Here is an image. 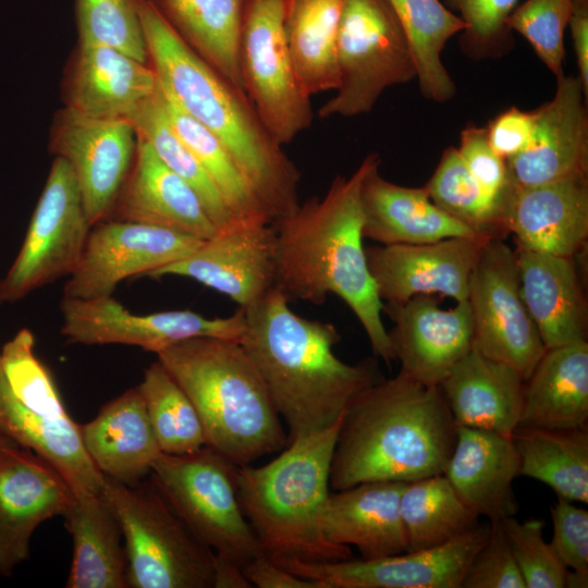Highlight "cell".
Instances as JSON below:
<instances>
[{
    "label": "cell",
    "instance_id": "obj_1",
    "mask_svg": "<svg viewBox=\"0 0 588 588\" xmlns=\"http://www.w3.org/2000/svg\"><path fill=\"white\" fill-rule=\"evenodd\" d=\"M377 152L365 157L348 177L336 175L321 198L313 197L272 226L275 233L274 286L286 297L315 305L329 294L352 309L375 356L395 360L383 324L380 299L363 245L360 189Z\"/></svg>",
    "mask_w": 588,
    "mask_h": 588
},
{
    "label": "cell",
    "instance_id": "obj_2",
    "mask_svg": "<svg viewBox=\"0 0 588 588\" xmlns=\"http://www.w3.org/2000/svg\"><path fill=\"white\" fill-rule=\"evenodd\" d=\"M273 286L242 307L241 344L259 371L272 403L289 427V441L321 431L344 413L362 391L384 379L375 357L356 364L333 352L341 340L330 322L296 315Z\"/></svg>",
    "mask_w": 588,
    "mask_h": 588
},
{
    "label": "cell",
    "instance_id": "obj_3",
    "mask_svg": "<svg viewBox=\"0 0 588 588\" xmlns=\"http://www.w3.org/2000/svg\"><path fill=\"white\" fill-rule=\"evenodd\" d=\"M159 85L228 149L271 223L299 206L301 173L261 122L247 95L205 62L155 0H134Z\"/></svg>",
    "mask_w": 588,
    "mask_h": 588
},
{
    "label": "cell",
    "instance_id": "obj_4",
    "mask_svg": "<svg viewBox=\"0 0 588 588\" xmlns=\"http://www.w3.org/2000/svg\"><path fill=\"white\" fill-rule=\"evenodd\" d=\"M457 426L440 385L400 371L358 393L344 411L330 467V488L408 482L444 474Z\"/></svg>",
    "mask_w": 588,
    "mask_h": 588
},
{
    "label": "cell",
    "instance_id": "obj_5",
    "mask_svg": "<svg viewBox=\"0 0 588 588\" xmlns=\"http://www.w3.org/2000/svg\"><path fill=\"white\" fill-rule=\"evenodd\" d=\"M156 355L193 403L207 446L237 466L286 446L281 417L241 342L199 336Z\"/></svg>",
    "mask_w": 588,
    "mask_h": 588
},
{
    "label": "cell",
    "instance_id": "obj_6",
    "mask_svg": "<svg viewBox=\"0 0 588 588\" xmlns=\"http://www.w3.org/2000/svg\"><path fill=\"white\" fill-rule=\"evenodd\" d=\"M343 414L328 428L290 441L271 462L236 468L242 511L262 552L272 560L334 562L353 558L350 547L329 541L322 531Z\"/></svg>",
    "mask_w": 588,
    "mask_h": 588
},
{
    "label": "cell",
    "instance_id": "obj_7",
    "mask_svg": "<svg viewBox=\"0 0 588 588\" xmlns=\"http://www.w3.org/2000/svg\"><path fill=\"white\" fill-rule=\"evenodd\" d=\"M101 495L124 538L127 587H212L215 552L189 529L154 480L124 485L106 478Z\"/></svg>",
    "mask_w": 588,
    "mask_h": 588
},
{
    "label": "cell",
    "instance_id": "obj_8",
    "mask_svg": "<svg viewBox=\"0 0 588 588\" xmlns=\"http://www.w3.org/2000/svg\"><path fill=\"white\" fill-rule=\"evenodd\" d=\"M338 86L321 119L367 114L385 89L416 79L413 52L388 0H344L336 38Z\"/></svg>",
    "mask_w": 588,
    "mask_h": 588
},
{
    "label": "cell",
    "instance_id": "obj_9",
    "mask_svg": "<svg viewBox=\"0 0 588 588\" xmlns=\"http://www.w3.org/2000/svg\"><path fill=\"white\" fill-rule=\"evenodd\" d=\"M236 468L205 445L187 454L161 453L150 473L196 537L243 566L264 552L237 498Z\"/></svg>",
    "mask_w": 588,
    "mask_h": 588
},
{
    "label": "cell",
    "instance_id": "obj_10",
    "mask_svg": "<svg viewBox=\"0 0 588 588\" xmlns=\"http://www.w3.org/2000/svg\"><path fill=\"white\" fill-rule=\"evenodd\" d=\"M244 90L261 122L281 145L293 142L314 120L283 25V0H248L240 38Z\"/></svg>",
    "mask_w": 588,
    "mask_h": 588
},
{
    "label": "cell",
    "instance_id": "obj_11",
    "mask_svg": "<svg viewBox=\"0 0 588 588\" xmlns=\"http://www.w3.org/2000/svg\"><path fill=\"white\" fill-rule=\"evenodd\" d=\"M76 179L56 157L20 252L4 279L2 302L14 303L76 268L90 231Z\"/></svg>",
    "mask_w": 588,
    "mask_h": 588
},
{
    "label": "cell",
    "instance_id": "obj_12",
    "mask_svg": "<svg viewBox=\"0 0 588 588\" xmlns=\"http://www.w3.org/2000/svg\"><path fill=\"white\" fill-rule=\"evenodd\" d=\"M467 302L474 320V347L517 370L526 381L546 352L524 303L515 250L490 238L474 269Z\"/></svg>",
    "mask_w": 588,
    "mask_h": 588
},
{
    "label": "cell",
    "instance_id": "obj_13",
    "mask_svg": "<svg viewBox=\"0 0 588 588\" xmlns=\"http://www.w3.org/2000/svg\"><path fill=\"white\" fill-rule=\"evenodd\" d=\"M490 530L489 520L478 523L441 546L373 560H271L317 588H462L466 571Z\"/></svg>",
    "mask_w": 588,
    "mask_h": 588
},
{
    "label": "cell",
    "instance_id": "obj_14",
    "mask_svg": "<svg viewBox=\"0 0 588 588\" xmlns=\"http://www.w3.org/2000/svg\"><path fill=\"white\" fill-rule=\"evenodd\" d=\"M61 333L70 343L84 345L125 344L158 353L199 336L241 342L244 309L225 318H207L189 310L133 314L112 296L76 299L63 297Z\"/></svg>",
    "mask_w": 588,
    "mask_h": 588
},
{
    "label": "cell",
    "instance_id": "obj_15",
    "mask_svg": "<svg viewBox=\"0 0 588 588\" xmlns=\"http://www.w3.org/2000/svg\"><path fill=\"white\" fill-rule=\"evenodd\" d=\"M203 240L156 225L108 219L90 228L63 297L112 296L120 282L150 274L194 253Z\"/></svg>",
    "mask_w": 588,
    "mask_h": 588
},
{
    "label": "cell",
    "instance_id": "obj_16",
    "mask_svg": "<svg viewBox=\"0 0 588 588\" xmlns=\"http://www.w3.org/2000/svg\"><path fill=\"white\" fill-rule=\"evenodd\" d=\"M136 144L128 120L91 118L66 106L57 113L49 148L71 167L91 226L110 218L133 166Z\"/></svg>",
    "mask_w": 588,
    "mask_h": 588
},
{
    "label": "cell",
    "instance_id": "obj_17",
    "mask_svg": "<svg viewBox=\"0 0 588 588\" xmlns=\"http://www.w3.org/2000/svg\"><path fill=\"white\" fill-rule=\"evenodd\" d=\"M488 237H449L422 244L365 248L380 299L401 303L416 295L468 298L470 279Z\"/></svg>",
    "mask_w": 588,
    "mask_h": 588
},
{
    "label": "cell",
    "instance_id": "obj_18",
    "mask_svg": "<svg viewBox=\"0 0 588 588\" xmlns=\"http://www.w3.org/2000/svg\"><path fill=\"white\" fill-rule=\"evenodd\" d=\"M555 78L552 99L534 109L528 146L505 160L514 187L588 177V97L577 75Z\"/></svg>",
    "mask_w": 588,
    "mask_h": 588
},
{
    "label": "cell",
    "instance_id": "obj_19",
    "mask_svg": "<svg viewBox=\"0 0 588 588\" xmlns=\"http://www.w3.org/2000/svg\"><path fill=\"white\" fill-rule=\"evenodd\" d=\"M274 253L272 224L237 223L218 231L191 255L148 277L193 279L244 308L274 286Z\"/></svg>",
    "mask_w": 588,
    "mask_h": 588
},
{
    "label": "cell",
    "instance_id": "obj_20",
    "mask_svg": "<svg viewBox=\"0 0 588 588\" xmlns=\"http://www.w3.org/2000/svg\"><path fill=\"white\" fill-rule=\"evenodd\" d=\"M394 321L388 331L395 360L411 378L440 385L474 347V320L467 301L443 309L437 295H416L383 304Z\"/></svg>",
    "mask_w": 588,
    "mask_h": 588
},
{
    "label": "cell",
    "instance_id": "obj_21",
    "mask_svg": "<svg viewBox=\"0 0 588 588\" xmlns=\"http://www.w3.org/2000/svg\"><path fill=\"white\" fill-rule=\"evenodd\" d=\"M74 493L45 460L19 445L0 453V574L11 576L29 556L42 522L66 512Z\"/></svg>",
    "mask_w": 588,
    "mask_h": 588
},
{
    "label": "cell",
    "instance_id": "obj_22",
    "mask_svg": "<svg viewBox=\"0 0 588 588\" xmlns=\"http://www.w3.org/2000/svg\"><path fill=\"white\" fill-rule=\"evenodd\" d=\"M507 229L518 247L576 258L588 238V177L513 186Z\"/></svg>",
    "mask_w": 588,
    "mask_h": 588
},
{
    "label": "cell",
    "instance_id": "obj_23",
    "mask_svg": "<svg viewBox=\"0 0 588 588\" xmlns=\"http://www.w3.org/2000/svg\"><path fill=\"white\" fill-rule=\"evenodd\" d=\"M109 219L170 229L203 241L218 232L194 189L138 136L133 166Z\"/></svg>",
    "mask_w": 588,
    "mask_h": 588
},
{
    "label": "cell",
    "instance_id": "obj_24",
    "mask_svg": "<svg viewBox=\"0 0 588 588\" xmlns=\"http://www.w3.org/2000/svg\"><path fill=\"white\" fill-rule=\"evenodd\" d=\"M157 88L150 64L111 47L78 44L65 79V106L91 118L127 120Z\"/></svg>",
    "mask_w": 588,
    "mask_h": 588
},
{
    "label": "cell",
    "instance_id": "obj_25",
    "mask_svg": "<svg viewBox=\"0 0 588 588\" xmlns=\"http://www.w3.org/2000/svg\"><path fill=\"white\" fill-rule=\"evenodd\" d=\"M444 476L479 517L500 522L515 516L518 503L513 482L519 476V458L510 437L457 426Z\"/></svg>",
    "mask_w": 588,
    "mask_h": 588
},
{
    "label": "cell",
    "instance_id": "obj_26",
    "mask_svg": "<svg viewBox=\"0 0 588 588\" xmlns=\"http://www.w3.org/2000/svg\"><path fill=\"white\" fill-rule=\"evenodd\" d=\"M381 159L360 189L363 236L380 243L422 244L449 237H485L434 205L425 187L392 183L379 173ZM489 238V237H488Z\"/></svg>",
    "mask_w": 588,
    "mask_h": 588
},
{
    "label": "cell",
    "instance_id": "obj_27",
    "mask_svg": "<svg viewBox=\"0 0 588 588\" xmlns=\"http://www.w3.org/2000/svg\"><path fill=\"white\" fill-rule=\"evenodd\" d=\"M520 292L542 343L587 341V303L575 258L515 249Z\"/></svg>",
    "mask_w": 588,
    "mask_h": 588
},
{
    "label": "cell",
    "instance_id": "obj_28",
    "mask_svg": "<svg viewBox=\"0 0 588 588\" xmlns=\"http://www.w3.org/2000/svg\"><path fill=\"white\" fill-rule=\"evenodd\" d=\"M405 482L370 481L330 492L322 514V531L336 544L354 546L364 560L407 551L400 515Z\"/></svg>",
    "mask_w": 588,
    "mask_h": 588
},
{
    "label": "cell",
    "instance_id": "obj_29",
    "mask_svg": "<svg viewBox=\"0 0 588 588\" xmlns=\"http://www.w3.org/2000/svg\"><path fill=\"white\" fill-rule=\"evenodd\" d=\"M456 426L505 437L518 426L525 380L514 368L473 347L440 384Z\"/></svg>",
    "mask_w": 588,
    "mask_h": 588
},
{
    "label": "cell",
    "instance_id": "obj_30",
    "mask_svg": "<svg viewBox=\"0 0 588 588\" xmlns=\"http://www.w3.org/2000/svg\"><path fill=\"white\" fill-rule=\"evenodd\" d=\"M79 430L96 467L106 478L124 485L142 481L162 453L138 388L105 404Z\"/></svg>",
    "mask_w": 588,
    "mask_h": 588
},
{
    "label": "cell",
    "instance_id": "obj_31",
    "mask_svg": "<svg viewBox=\"0 0 588 588\" xmlns=\"http://www.w3.org/2000/svg\"><path fill=\"white\" fill-rule=\"evenodd\" d=\"M0 438L34 452L69 483L73 493L101 494L106 477L87 454L79 426L53 419L21 402L8 384L0 359Z\"/></svg>",
    "mask_w": 588,
    "mask_h": 588
},
{
    "label": "cell",
    "instance_id": "obj_32",
    "mask_svg": "<svg viewBox=\"0 0 588 588\" xmlns=\"http://www.w3.org/2000/svg\"><path fill=\"white\" fill-rule=\"evenodd\" d=\"M588 426V342L546 350L525 381L517 427Z\"/></svg>",
    "mask_w": 588,
    "mask_h": 588
},
{
    "label": "cell",
    "instance_id": "obj_33",
    "mask_svg": "<svg viewBox=\"0 0 588 588\" xmlns=\"http://www.w3.org/2000/svg\"><path fill=\"white\" fill-rule=\"evenodd\" d=\"M73 541L66 588H126L118 520L101 494L76 493L63 514Z\"/></svg>",
    "mask_w": 588,
    "mask_h": 588
},
{
    "label": "cell",
    "instance_id": "obj_34",
    "mask_svg": "<svg viewBox=\"0 0 588 588\" xmlns=\"http://www.w3.org/2000/svg\"><path fill=\"white\" fill-rule=\"evenodd\" d=\"M179 36L212 69L244 90L240 38L248 0H155Z\"/></svg>",
    "mask_w": 588,
    "mask_h": 588
},
{
    "label": "cell",
    "instance_id": "obj_35",
    "mask_svg": "<svg viewBox=\"0 0 588 588\" xmlns=\"http://www.w3.org/2000/svg\"><path fill=\"white\" fill-rule=\"evenodd\" d=\"M344 0H283V25L294 68L311 96L338 86L336 38Z\"/></svg>",
    "mask_w": 588,
    "mask_h": 588
},
{
    "label": "cell",
    "instance_id": "obj_36",
    "mask_svg": "<svg viewBox=\"0 0 588 588\" xmlns=\"http://www.w3.org/2000/svg\"><path fill=\"white\" fill-rule=\"evenodd\" d=\"M511 439L519 476L549 486L556 497L588 503V428L516 427Z\"/></svg>",
    "mask_w": 588,
    "mask_h": 588
},
{
    "label": "cell",
    "instance_id": "obj_37",
    "mask_svg": "<svg viewBox=\"0 0 588 588\" xmlns=\"http://www.w3.org/2000/svg\"><path fill=\"white\" fill-rule=\"evenodd\" d=\"M408 39L416 79L425 99L444 103L456 94V85L441 56L449 40L466 25L441 0H388Z\"/></svg>",
    "mask_w": 588,
    "mask_h": 588
},
{
    "label": "cell",
    "instance_id": "obj_38",
    "mask_svg": "<svg viewBox=\"0 0 588 588\" xmlns=\"http://www.w3.org/2000/svg\"><path fill=\"white\" fill-rule=\"evenodd\" d=\"M400 515L407 551L441 546L479 523L444 474L405 482Z\"/></svg>",
    "mask_w": 588,
    "mask_h": 588
},
{
    "label": "cell",
    "instance_id": "obj_39",
    "mask_svg": "<svg viewBox=\"0 0 588 588\" xmlns=\"http://www.w3.org/2000/svg\"><path fill=\"white\" fill-rule=\"evenodd\" d=\"M127 120L136 135L145 139L161 161L194 189L217 231L240 223L208 173L175 133L159 82L157 90Z\"/></svg>",
    "mask_w": 588,
    "mask_h": 588
},
{
    "label": "cell",
    "instance_id": "obj_40",
    "mask_svg": "<svg viewBox=\"0 0 588 588\" xmlns=\"http://www.w3.org/2000/svg\"><path fill=\"white\" fill-rule=\"evenodd\" d=\"M424 187L434 205L481 236L504 238L509 233L507 212L513 187L503 198L490 195L470 174L456 147L450 146L442 152Z\"/></svg>",
    "mask_w": 588,
    "mask_h": 588
},
{
    "label": "cell",
    "instance_id": "obj_41",
    "mask_svg": "<svg viewBox=\"0 0 588 588\" xmlns=\"http://www.w3.org/2000/svg\"><path fill=\"white\" fill-rule=\"evenodd\" d=\"M163 96L175 133L208 173L236 221L271 224L264 206L222 143L170 96L164 93Z\"/></svg>",
    "mask_w": 588,
    "mask_h": 588
},
{
    "label": "cell",
    "instance_id": "obj_42",
    "mask_svg": "<svg viewBox=\"0 0 588 588\" xmlns=\"http://www.w3.org/2000/svg\"><path fill=\"white\" fill-rule=\"evenodd\" d=\"M137 388L162 453L187 454L206 445L204 428L193 403L159 360L145 369Z\"/></svg>",
    "mask_w": 588,
    "mask_h": 588
},
{
    "label": "cell",
    "instance_id": "obj_43",
    "mask_svg": "<svg viewBox=\"0 0 588 588\" xmlns=\"http://www.w3.org/2000/svg\"><path fill=\"white\" fill-rule=\"evenodd\" d=\"M0 359L8 384L21 402L53 419L71 418L49 370L35 354L30 330H19L0 347Z\"/></svg>",
    "mask_w": 588,
    "mask_h": 588
},
{
    "label": "cell",
    "instance_id": "obj_44",
    "mask_svg": "<svg viewBox=\"0 0 588 588\" xmlns=\"http://www.w3.org/2000/svg\"><path fill=\"white\" fill-rule=\"evenodd\" d=\"M78 44L101 45L149 64L134 0H75Z\"/></svg>",
    "mask_w": 588,
    "mask_h": 588
},
{
    "label": "cell",
    "instance_id": "obj_45",
    "mask_svg": "<svg viewBox=\"0 0 588 588\" xmlns=\"http://www.w3.org/2000/svg\"><path fill=\"white\" fill-rule=\"evenodd\" d=\"M466 25L460 48L475 61L497 60L515 48L514 33L506 20L519 0H443Z\"/></svg>",
    "mask_w": 588,
    "mask_h": 588
},
{
    "label": "cell",
    "instance_id": "obj_46",
    "mask_svg": "<svg viewBox=\"0 0 588 588\" xmlns=\"http://www.w3.org/2000/svg\"><path fill=\"white\" fill-rule=\"evenodd\" d=\"M571 10L572 0H525L506 20L507 27L529 42L555 77L564 74V32Z\"/></svg>",
    "mask_w": 588,
    "mask_h": 588
},
{
    "label": "cell",
    "instance_id": "obj_47",
    "mask_svg": "<svg viewBox=\"0 0 588 588\" xmlns=\"http://www.w3.org/2000/svg\"><path fill=\"white\" fill-rule=\"evenodd\" d=\"M501 522L526 588H564L568 569L543 538L544 520L514 516Z\"/></svg>",
    "mask_w": 588,
    "mask_h": 588
},
{
    "label": "cell",
    "instance_id": "obj_48",
    "mask_svg": "<svg viewBox=\"0 0 588 588\" xmlns=\"http://www.w3.org/2000/svg\"><path fill=\"white\" fill-rule=\"evenodd\" d=\"M489 538L471 560L462 588H526L501 522H490Z\"/></svg>",
    "mask_w": 588,
    "mask_h": 588
},
{
    "label": "cell",
    "instance_id": "obj_49",
    "mask_svg": "<svg viewBox=\"0 0 588 588\" xmlns=\"http://www.w3.org/2000/svg\"><path fill=\"white\" fill-rule=\"evenodd\" d=\"M550 513L554 552L568 571L588 577V511L558 497Z\"/></svg>",
    "mask_w": 588,
    "mask_h": 588
},
{
    "label": "cell",
    "instance_id": "obj_50",
    "mask_svg": "<svg viewBox=\"0 0 588 588\" xmlns=\"http://www.w3.org/2000/svg\"><path fill=\"white\" fill-rule=\"evenodd\" d=\"M464 164L490 195L497 198L507 196L512 189L506 162L490 146L486 126L474 123L466 125L456 147Z\"/></svg>",
    "mask_w": 588,
    "mask_h": 588
},
{
    "label": "cell",
    "instance_id": "obj_51",
    "mask_svg": "<svg viewBox=\"0 0 588 588\" xmlns=\"http://www.w3.org/2000/svg\"><path fill=\"white\" fill-rule=\"evenodd\" d=\"M535 119V110L516 106L500 112L486 126L491 148L504 160L520 154L531 139Z\"/></svg>",
    "mask_w": 588,
    "mask_h": 588
},
{
    "label": "cell",
    "instance_id": "obj_52",
    "mask_svg": "<svg viewBox=\"0 0 588 588\" xmlns=\"http://www.w3.org/2000/svg\"><path fill=\"white\" fill-rule=\"evenodd\" d=\"M242 568L253 587L317 588L315 583L290 573L264 553L248 561Z\"/></svg>",
    "mask_w": 588,
    "mask_h": 588
},
{
    "label": "cell",
    "instance_id": "obj_53",
    "mask_svg": "<svg viewBox=\"0 0 588 588\" xmlns=\"http://www.w3.org/2000/svg\"><path fill=\"white\" fill-rule=\"evenodd\" d=\"M569 27L578 77L588 97V0H572Z\"/></svg>",
    "mask_w": 588,
    "mask_h": 588
},
{
    "label": "cell",
    "instance_id": "obj_54",
    "mask_svg": "<svg viewBox=\"0 0 588 588\" xmlns=\"http://www.w3.org/2000/svg\"><path fill=\"white\" fill-rule=\"evenodd\" d=\"M215 588H250L240 564L233 560L215 553L213 559V580Z\"/></svg>",
    "mask_w": 588,
    "mask_h": 588
},
{
    "label": "cell",
    "instance_id": "obj_55",
    "mask_svg": "<svg viewBox=\"0 0 588 588\" xmlns=\"http://www.w3.org/2000/svg\"><path fill=\"white\" fill-rule=\"evenodd\" d=\"M11 445H16V444L13 443V442L10 441V440L0 438V453H1L2 451H4L5 449H8L9 446H11Z\"/></svg>",
    "mask_w": 588,
    "mask_h": 588
}]
</instances>
